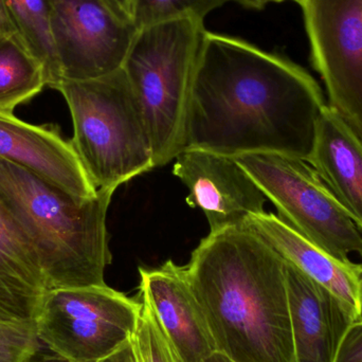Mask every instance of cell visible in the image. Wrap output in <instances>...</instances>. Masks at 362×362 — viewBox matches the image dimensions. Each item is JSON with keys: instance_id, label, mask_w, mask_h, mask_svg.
<instances>
[{"instance_id": "obj_26", "label": "cell", "mask_w": 362, "mask_h": 362, "mask_svg": "<svg viewBox=\"0 0 362 362\" xmlns=\"http://www.w3.org/2000/svg\"><path fill=\"white\" fill-rule=\"evenodd\" d=\"M227 1L236 2V4H240L244 8H250V10H262L269 2L268 0H227Z\"/></svg>"}, {"instance_id": "obj_20", "label": "cell", "mask_w": 362, "mask_h": 362, "mask_svg": "<svg viewBox=\"0 0 362 362\" xmlns=\"http://www.w3.org/2000/svg\"><path fill=\"white\" fill-rule=\"evenodd\" d=\"M142 302L141 314L132 336L144 362H181L152 308Z\"/></svg>"}, {"instance_id": "obj_24", "label": "cell", "mask_w": 362, "mask_h": 362, "mask_svg": "<svg viewBox=\"0 0 362 362\" xmlns=\"http://www.w3.org/2000/svg\"><path fill=\"white\" fill-rule=\"evenodd\" d=\"M29 362H72L59 355L55 354L46 346H40V350L33 355Z\"/></svg>"}, {"instance_id": "obj_9", "label": "cell", "mask_w": 362, "mask_h": 362, "mask_svg": "<svg viewBox=\"0 0 362 362\" xmlns=\"http://www.w3.org/2000/svg\"><path fill=\"white\" fill-rule=\"evenodd\" d=\"M62 78L86 81L122 68L137 28L108 0H48Z\"/></svg>"}, {"instance_id": "obj_6", "label": "cell", "mask_w": 362, "mask_h": 362, "mask_svg": "<svg viewBox=\"0 0 362 362\" xmlns=\"http://www.w3.org/2000/svg\"><path fill=\"white\" fill-rule=\"evenodd\" d=\"M234 159L296 231L341 261L361 255L362 232L308 161L278 153Z\"/></svg>"}, {"instance_id": "obj_4", "label": "cell", "mask_w": 362, "mask_h": 362, "mask_svg": "<svg viewBox=\"0 0 362 362\" xmlns=\"http://www.w3.org/2000/svg\"><path fill=\"white\" fill-rule=\"evenodd\" d=\"M204 21L183 17L136 32L122 69L137 97L152 142L155 168L187 146V125Z\"/></svg>"}, {"instance_id": "obj_11", "label": "cell", "mask_w": 362, "mask_h": 362, "mask_svg": "<svg viewBox=\"0 0 362 362\" xmlns=\"http://www.w3.org/2000/svg\"><path fill=\"white\" fill-rule=\"evenodd\" d=\"M0 159L35 174L78 200L95 197L98 189L71 141L53 124L33 125L0 115Z\"/></svg>"}, {"instance_id": "obj_18", "label": "cell", "mask_w": 362, "mask_h": 362, "mask_svg": "<svg viewBox=\"0 0 362 362\" xmlns=\"http://www.w3.org/2000/svg\"><path fill=\"white\" fill-rule=\"evenodd\" d=\"M13 31L42 64L47 86L55 89L63 81L52 32L48 0H0Z\"/></svg>"}, {"instance_id": "obj_21", "label": "cell", "mask_w": 362, "mask_h": 362, "mask_svg": "<svg viewBox=\"0 0 362 362\" xmlns=\"http://www.w3.org/2000/svg\"><path fill=\"white\" fill-rule=\"evenodd\" d=\"M40 346L34 323H0V362H29Z\"/></svg>"}, {"instance_id": "obj_25", "label": "cell", "mask_w": 362, "mask_h": 362, "mask_svg": "<svg viewBox=\"0 0 362 362\" xmlns=\"http://www.w3.org/2000/svg\"><path fill=\"white\" fill-rule=\"evenodd\" d=\"M125 18L133 23V0H108Z\"/></svg>"}, {"instance_id": "obj_8", "label": "cell", "mask_w": 362, "mask_h": 362, "mask_svg": "<svg viewBox=\"0 0 362 362\" xmlns=\"http://www.w3.org/2000/svg\"><path fill=\"white\" fill-rule=\"evenodd\" d=\"M329 107L362 146V0H293Z\"/></svg>"}, {"instance_id": "obj_12", "label": "cell", "mask_w": 362, "mask_h": 362, "mask_svg": "<svg viewBox=\"0 0 362 362\" xmlns=\"http://www.w3.org/2000/svg\"><path fill=\"white\" fill-rule=\"evenodd\" d=\"M142 301L152 308L181 362H202L216 351L185 267L172 259L156 269L140 268Z\"/></svg>"}, {"instance_id": "obj_3", "label": "cell", "mask_w": 362, "mask_h": 362, "mask_svg": "<svg viewBox=\"0 0 362 362\" xmlns=\"http://www.w3.org/2000/svg\"><path fill=\"white\" fill-rule=\"evenodd\" d=\"M115 191L78 200L0 159V204L35 250L49 289L104 286L112 263L107 211Z\"/></svg>"}, {"instance_id": "obj_28", "label": "cell", "mask_w": 362, "mask_h": 362, "mask_svg": "<svg viewBox=\"0 0 362 362\" xmlns=\"http://www.w3.org/2000/svg\"><path fill=\"white\" fill-rule=\"evenodd\" d=\"M6 27H11V25L10 23H8V18H6V13H4V8H2L1 6V2H0V31Z\"/></svg>"}, {"instance_id": "obj_5", "label": "cell", "mask_w": 362, "mask_h": 362, "mask_svg": "<svg viewBox=\"0 0 362 362\" xmlns=\"http://www.w3.org/2000/svg\"><path fill=\"white\" fill-rule=\"evenodd\" d=\"M55 90L71 115L70 141L98 189L116 191L154 169L144 112L122 68L93 80L62 81Z\"/></svg>"}, {"instance_id": "obj_1", "label": "cell", "mask_w": 362, "mask_h": 362, "mask_svg": "<svg viewBox=\"0 0 362 362\" xmlns=\"http://www.w3.org/2000/svg\"><path fill=\"white\" fill-rule=\"evenodd\" d=\"M322 89L301 66L242 38L204 31L185 148L223 156L278 153L306 160Z\"/></svg>"}, {"instance_id": "obj_14", "label": "cell", "mask_w": 362, "mask_h": 362, "mask_svg": "<svg viewBox=\"0 0 362 362\" xmlns=\"http://www.w3.org/2000/svg\"><path fill=\"white\" fill-rule=\"evenodd\" d=\"M243 228L255 232L285 262L333 293L355 320H362L361 264L337 259L266 211L249 217Z\"/></svg>"}, {"instance_id": "obj_30", "label": "cell", "mask_w": 362, "mask_h": 362, "mask_svg": "<svg viewBox=\"0 0 362 362\" xmlns=\"http://www.w3.org/2000/svg\"><path fill=\"white\" fill-rule=\"evenodd\" d=\"M361 267H362V253L361 255Z\"/></svg>"}, {"instance_id": "obj_7", "label": "cell", "mask_w": 362, "mask_h": 362, "mask_svg": "<svg viewBox=\"0 0 362 362\" xmlns=\"http://www.w3.org/2000/svg\"><path fill=\"white\" fill-rule=\"evenodd\" d=\"M142 302L104 286L51 289L36 320L42 346L72 362H99L132 337Z\"/></svg>"}, {"instance_id": "obj_19", "label": "cell", "mask_w": 362, "mask_h": 362, "mask_svg": "<svg viewBox=\"0 0 362 362\" xmlns=\"http://www.w3.org/2000/svg\"><path fill=\"white\" fill-rule=\"evenodd\" d=\"M227 0H133V23L138 29L156 23L206 15L221 8Z\"/></svg>"}, {"instance_id": "obj_15", "label": "cell", "mask_w": 362, "mask_h": 362, "mask_svg": "<svg viewBox=\"0 0 362 362\" xmlns=\"http://www.w3.org/2000/svg\"><path fill=\"white\" fill-rule=\"evenodd\" d=\"M50 291L35 250L0 204V323H34Z\"/></svg>"}, {"instance_id": "obj_2", "label": "cell", "mask_w": 362, "mask_h": 362, "mask_svg": "<svg viewBox=\"0 0 362 362\" xmlns=\"http://www.w3.org/2000/svg\"><path fill=\"white\" fill-rule=\"evenodd\" d=\"M216 350L235 362H295L285 261L255 232L210 233L185 266Z\"/></svg>"}, {"instance_id": "obj_23", "label": "cell", "mask_w": 362, "mask_h": 362, "mask_svg": "<svg viewBox=\"0 0 362 362\" xmlns=\"http://www.w3.org/2000/svg\"><path fill=\"white\" fill-rule=\"evenodd\" d=\"M99 362H144L137 348H136L135 342L133 338H129L127 341L123 342L120 346L114 352L110 353L105 358L102 359Z\"/></svg>"}, {"instance_id": "obj_13", "label": "cell", "mask_w": 362, "mask_h": 362, "mask_svg": "<svg viewBox=\"0 0 362 362\" xmlns=\"http://www.w3.org/2000/svg\"><path fill=\"white\" fill-rule=\"evenodd\" d=\"M295 362H334L349 329L357 322L325 287L285 262Z\"/></svg>"}, {"instance_id": "obj_22", "label": "cell", "mask_w": 362, "mask_h": 362, "mask_svg": "<svg viewBox=\"0 0 362 362\" xmlns=\"http://www.w3.org/2000/svg\"><path fill=\"white\" fill-rule=\"evenodd\" d=\"M334 362H362V320L349 329Z\"/></svg>"}, {"instance_id": "obj_10", "label": "cell", "mask_w": 362, "mask_h": 362, "mask_svg": "<svg viewBox=\"0 0 362 362\" xmlns=\"http://www.w3.org/2000/svg\"><path fill=\"white\" fill-rule=\"evenodd\" d=\"M175 160L173 173L189 189L187 204L204 212L210 233L242 228L265 212V194L234 157L187 148Z\"/></svg>"}, {"instance_id": "obj_29", "label": "cell", "mask_w": 362, "mask_h": 362, "mask_svg": "<svg viewBox=\"0 0 362 362\" xmlns=\"http://www.w3.org/2000/svg\"><path fill=\"white\" fill-rule=\"evenodd\" d=\"M268 1L283 2V1H286V0H268Z\"/></svg>"}, {"instance_id": "obj_27", "label": "cell", "mask_w": 362, "mask_h": 362, "mask_svg": "<svg viewBox=\"0 0 362 362\" xmlns=\"http://www.w3.org/2000/svg\"><path fill=\"white\" fill-rule=\"evenodd\" d=\"M202 362H235L234 361H232L231 358H230L229 356H227V355L223 354V352H221V351H215V352H213L212 354L209 355L206 358H204V361Z\"/></svg>"}, {"instance_id": "obj_16", "label": "cell", "mask_w": 362, "mask_h": 362, "mask_svg": "<svg viewBox=\"0 0 362 362\" xmlns=\"http://www.w3.org/2000/svg\"><path fill=\"white\" fill-rule=\"evenodd\" d=\"M306 161L362 232V146L327 105Z\"/></svg>"}, {"instance_id": "obj_17", "label": "cell", "mask_w": 362, "mask_h": 362, "mask_svg": "<svg viewBox=\"0 0 362 362\" xmlns=\"http://www.w3.org/2000/svg\"><path fill=\"white\" fill-rule=\"evenodd\" d=\"M47 86L42 64L32 54L12 28L0 31V115L14 116Z\"/></svg>"}]
</instances>
